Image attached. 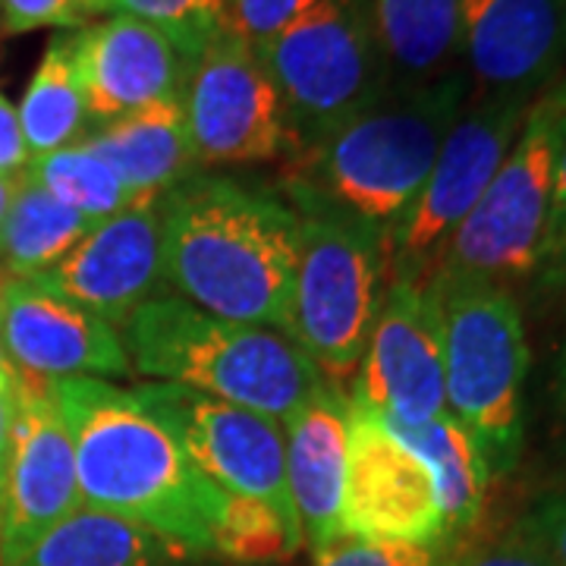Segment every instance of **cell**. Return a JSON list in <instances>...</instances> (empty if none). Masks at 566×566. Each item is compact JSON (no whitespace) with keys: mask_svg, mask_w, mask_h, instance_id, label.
Listing matches in <instances>:
<instances>
[{"mask_svg":"<svg viewBox=\"0 0 566 566\" xmlns=\"http://www.w3.org/2000/svg\"><path fill=\"white\" fill-rule=\"evenodd\" d=\"M48 390L73 441L82 504L208 554L227 494L205 479L174 431L129 387L104 378H61Z\"/></svg>","mask_w":566,"mask_h":566,"instance_id":"cell-2","label":"cell"},{"mask_svg":"<svg viewBox=\"0 0 566 566\" xmlns=\"http://www.w3.org/2000/svg\"><path fill=\"white\" fill-rule=\"evenodd\" d=\"M286 485L300 520L303 545L318 554L340 538L346 444H349V397L324 385L300 409L283 419Z\"/></svg>","mask_w":566,"mask_h":566,"instance_id":"cell-19","label":"cell"},{"mask_svg":"<svg viewBox=\"0 0 566 566\" xmlns=\"http://www.w3.org/2000/svg\"><path fill=\"white\" fill-rule=\"evenodd\" d=\"M117 13H129L161 29L189 66L208 48V41L227 32L223 0H117Z\"/></svg>","mask_w":566,"mask_h":566,"instance_id":"cell-28","label":"cell"},{"mask_svg":"<svg viewBox=\"0 0 566 566\" xmlns=\"http://www.w3.org/2000/svg\"><path fill=\"white\" fill-rule=\"evenodd\" d=\"M17 114L32 161L76 145L88 133V111L73 63V32L48 41Z\"/></svg>","mask_w":566,"mask_h":566,"instance_id":"cell-25","label":"cell"},{"mask_svg":"<svg viewBox=\"0 0 566 566\" xmlns=\"http://www.w3.org/2000/svg\"><path fill=\"white\" fill-rule=\"evenodd\" d=\"M22 381V375L13 368V363L7 359V353H3V344H0V387L3 390H17Z\"/></svg>","mask_w":566,"mask_h":566,"instance_id":"cell-40","label":"cell"},{"mask_svg":"<svg viewBox=\"0 0 566 566\" xmlns=\"http://www.w3.org/2000/svg\"><path fill=\"white\" fill-rule=\"evenodd\" d=\"M133 394L174 431L208 482L223 494L264 501L286 526L300 532L286 485L283 422L180 385L148 381L133 387Z\"/></svg>","mask_w":566,"mask_h":566,"instance_id":"cell-11","label":"cell"},{"mask_svg":"<svg viewBox=\"0 0 566 566\" xmlns=\"http://www.w3.org/2000/svg\"><path fill=\"white\" fill-rule=\"evenodd\" d=\"M95 223L54 199L29 170L0 223V274L39 277L80 245Z\"/></svg>","mask_w":566,"mask_h":566,"instance_id":"cell-24","label":"cell"},{"mask_svg":"<svg viewBox=\"0 0 566 566\" xmlns=\"http://www.w3.org/2000/svg\"><path fill=\"white\" fill-rule=\"evenodd\" d=\"M444 340L447 412L494 475H510L526 441L528 340L513 286L434 274Z\"/></svg>","mask_w":566,"mask_h":566,"instance_id":"cell-5","label":"cell"},{"mask_svg":"<svg viewBox=\"0 0 566 566\" xmlns=\"http://www.w3.org/2000/svg\"><path fill=\"white\" fill-rule=\"evenodd\" d=\"M22 174H25V170H22ZM22 174H0V223H3V218H7L10 202H13L17 189H20Z\"/></svg>","mask_w":566,"mask_h":566,"instance_id":"cell-39","label":"cell"},{"mask_svg":"<svg viewBox=\"0 0 566 566\" xmlns=\"http://www.w3.org/2000/svg\"><path fill=\"white\" fill-rule=\"evenodd\" d=\"M82 506L73 441L48 381L22 378L10 453L0 475V566H13L44 532Z\"/></svg>","mask_w":566,"mask_h":566,"instance_id":"cell-14","label":"cell"},{"mask_svg":"<svg viewBox=\"0 0 566 566\" xmlns=\"http://www.w3.org/2000/svg\"><path fill=\"white\" fill-rule=\"evenodd\" d=\"M349 397L400 424L447 412L441 312L431 283L387 281Z\"/></svg>","mask_w":566,"mask_h":566,"instance_id":"cell-13","label":"cell"},{"mask_svg":"<svg viewBox=\"0 0 566 566\" xmlns=\"http://www.w3.org/2000/svg\"><path fill=\"white\" fill-rule=\"evenodd\" d=\"M199 170L252 167L293 155L281 95L259 51L233 32L208 41L180 92Z\"/></svg>","mask_w":566,"mask_h":566,"instance_id":"cell-10","label":"cell"},{"mask_svg":"<svg viewBox=\"0 0 566 566\" xmlns=\"http://www.w3.org/2000/svg\"><path fill=\"white\" fill-rule=\"evenodd\" d=\"M32 164L17 107L0 95V174H22Z\"/></svg>","mask_w":566,"mask_h":566,"instance_id":"cell-34","label":"cell"},{"mask_svg":"<svg viewBox=\"0 0 566 566\" xmlns=\"http://www.w3.org/2000/svg\"><path fill=\"white\" fill-rule=\"evenodd\" d=\"M340 535L444 547V513L431 469L356 397H349Z\"/></svg>","mask_w":566,"mask_h":566,"instance_id":"cell-12","label":"cell"},{"mask_svg":"<svg viewBox=\"0 0 566 566\" xmlns=\"http://www.w3.org/2000/svg\"><path fill=\"white\" fill-rule=\"evenodd\" d=\"M0 344L32 381L133 378L120 331L32 277L0 274Z\"/></svg>","mask_w":566,"mask_h":566,"instance_id":"cell-15","label":"cell"},{"mask_svg":"<svg viewBox=\"0 0 566 566\" xmlns=\"http://www.w3.org/2000/svg\"><path fill=\"white\" fill-rule=\"evenodd\" d=\"M17 390L0 387V475L7 465V453H10V434H13V419H17Z\"/></svg>","mask_w":566,"mask_h":566,"instance_id":"cell-37","label":"cell"},{"mask_svg":"<svg viewBox=\"0 0 566 566\" xmlns=\"http://www.w3.org/2000/svg\"><path fill=\"white\" fill-rule=\"evenodd\" d=\"M161 240V202L139 205L95 223L80 245L32 281L123 331V324L167 286Z\"/></svg>","mask_w":566,"mask_h":566,"instance_id":"cell-16","label":"cell"},{"mask_svg":"<svg viewBox=\"0 0 566 566\" xmlns=\"http://www.w3.org/2000/svg\"><path fill=\"white\" fill-rule=\"evenodd\" d=\"M551 397H554V412L564 424L566 431V337L560 349H557V359H554V375H551Z\"/></svg>","mask_w":566,"mask_h":566,"instance_id":"cell-38","label":"cell"},{"mask_svg":"<svg viewBox=\"0 0 566 566\" xmlns=\"http://www.w3.org/2000/svg\"><path fill=\"white\" fill-rule=\"evenodd\" d=\"M73 63L88 111V129L180 98L189 63L177 44L151 22L111 13L104 22L73 32Z\"/></svg>","mask_w":566,"mask_h":566,"instance_id":"cell-18","label":"cell"},{"mask_svg":"<svg viewBox=\"0 0 566 566\" xmlns=\"http://www.w3.org/2000/svg\"><path fill=\"white\" fill-rule=\"evenodd\" d=\"M164 283L227 322L286 334L300 214L283 192L218 170H196L161 196Z\"/></svg>","mask_w":566,"mask_h":566,"instance_id":"cell-1","label":"cell"},{"mask_svg":"<svg viewBox=\"0 0 566 566\" xmlns=\"http://www.w3.org/2000/svg\"><path fill=\"white\" fill-rule=\"evenodd\" d=\"M513 535H520L554 566H566V485L535 494L520 513Z\"/></svg>","mask_w":566,"mask_h":566,"instance_id":"cell-30","label":"cell"},{"mask_svg":"<svg viewBox=\"0 0 566 566\" xmlns=\"http://www.w3.org/2000/svg\"><path fill=\"white\" fill-rule=\"evenodd\" d=\"M133 375L180 385L283 422L327 381L283 331L227 322L161 293L123 324Z\"/></svg>","mask_w":566,"mask_h":566,"instance_id":"cell-4","label":"cell"},{"mask_svg":"<svg viewBox=\"0 0 566 566\" xmlns=\"http://www.w3.org/2000/svg\"><path fill=\"white\" fill-rule=\"evenodd\" d=\"M0 17L7 35H25L35 29L76 32L98 13L92 0H0Z\"/></svg>","mask_w":566,"mask_h":566,"instance_id":"cell-32","label":"cell"},{"mask_svg":"<svg viewBox=\"0 0 566 566\" xmlns=\"http://www.w3.org/2000/svg\"><path fill=\"white\" fill-rule=\"evenodd\" d=\"M381 422L431 469L444 513V545H457L482 520L491 485V469L475 441L450 412H441L422 424H400L390 419Z\"/></svg>","mask_w":566,"mask_h":566,"instance_id":"cell-23","label":"cell"},{"mask_svg":"<svg viewBox=\"0 0 566 566\" xmlns=\"http://www.w3.org/2000/svg\"><path fill=\"white\" fill-rule=\"evenodd\" d=\"M312 3L315 0H223V29L259 48Z\"/></svg>","mask_w":566,"mask_h":566,"instance_id":"cell-31","label":"cell"},{"mask_svg":"<svg viewBox=\"0 0 566 566\" xmlns=\"http://www.w3.org/2000/svg\"><path fill=\"white\" fill-rule=\"evenodd\" d=\"M82 148L98 155L139 199L161 202L177 182L199 170L182 120L180 98L148 104L88 129Z\"/></svg>","mask_w":566,"mask_h":566,"instance_id":"cell-20","label":"cell"},{"mask_svg":"<svg viewBox=\"0 0 566 566\" xmlns=\"http://www.w3.org/2000/svg\"><path fill=\"white\" fill-rule=\"evenodd\" d=\"M368 10L390 85H428L460 70L463 0H368Z\"/></svg>","mask_w":566,"mask_h":566,"instance_id":"cell-21","label":"cell"},{"mask_svg":"<svg viewBox=\"0 0 566 566\" xmlns=\"http://www.w3.org/2000/svg\"><path fill=\"white\" fill-rule=\"evenodd\" d=\"M255 51L281 95L293 155L390 88L368 0H315Z\"/></svg>","mask_w":566,"mask_h":566,"instance_id":"cell-8","label":"cell"},{"mask_svg":"<svg viewBox=\"0 0 566 566\" xmlns=\"http://www.w3.org/2000/svg\"><path fill=\"white\" fill-rule=\"evenodd\" d=\"M300 547H303V535L286 526L264 501L227 494L211 554H221L233 564L255 566L286 560Z\"/></svg>","mask_w":566,"mask_h":566,"instance_id":"cell-27","label":"cell"},{"mask_svg":"<svg viewBox=\"0 0 566 566\" xmlns=\"http://www.w3.org/2000/svg\"><path fill=\"white\" fill-rule=\"evenodd\" d=\"M463 70L444 80L390 85L324 139L286 158L283 199L318 208L387 237L422 192L450 126L469 102Z\"/></svg>","mask_w":566,"mask_h":566,"instance_id":"cell-3","label":"cell"},{"mask_svg":"<svg viewBox=\"0 0 566 566\" xmlns=\"http://www.w3.org/2000/svg\"><path fill=\"white\" fill-rule=\"evenodd\" d=\"M532 102L520 95H469L422 192L387 237L390 281L431 283L453 233L482 202Z\"/></svg>","mask_w":566,"mask_h":566,"instance_id":"cell-9","label":"cell"},{"mask_svg":"<svg viewBox=\"0 0 566 566\" xmlns=\"http://www.w3.org/2000/svg\"><path fill=\"white\" fill-rule=\"evenodd\" d=\"M95 13H117V0H92Z\"/></svg>","mask_w":566,"mask_h":566,"instance_id":"cell-41","label":"cell"},{"mask_svg":"<svg viewBox=\"0 0 566 566\" xmlns=\"http://www.w3.org/2000/svg\"><path fill=\"white\" fill-rule=\"evenodd\" d=\"M566 249V145L557 161V177H554V196H551V211H547L545 249H542V262L564 252Z\"/></svg>","mask_w":566,"mask_h":566,"instance_id":"cell-35","label":"cell"},{"mask_svg":"<svg viewBox=\"0 0 566 566\" xmlns=\"http://www.w3.org/2000/svg\"><path fill=\"white\" fill-rule=\"evenodd\" d=\"M566 0H463V63L469 95L535 98L560 76Z\"/></svg>","mask_w":566,"mask_h":566,"instance_id":"cell-17","label":"cell"},{"mask_svg":"<svg viewBox=\"0 0 566 566\" xmlns=\"http://www.w3.org/2000/svg\"><path fill=\"white\" fill-rule=\"evenodd\" d=\"M300 255L286 337L327 385L344 387L363 365L390 268L385 240L363 223L300 208Z\"/></svg>","mask_w":566,"mask_h":566,"instance_id":"cell-6","label":"cell"},{"mask_svg":"<svg viewBox=\"0 0 566 566\" xmlns=\"http://www.w3.org/2000/svg\"><path fill=\"white\" fill-rule=\"evenodd\" d=\"M315 566H441V551L406 542H363L340 535L315 554Z\"/></svg>","mask_w":566,"mask_h":566,"instance_id":"cell-29","label":"cell"},{"mask_svg":"<svg viewBox=\"0 0 566 566\" xmlns=\"http://www.w3.org/2000/svg\"><path fill=\"white\" fill-rule=\"evenodd\" d=\"M441 566H554L520 535H501L491 542L457 547L450 557H441Z\"/></svg>","mask_w":566,"mask_h":566,"instance_id":"cell-33","label":"cell"},{"mask_svg":"<svg viewBox=\"0 0 566 566\" xmlns=\"http://www.w3.org/2000/svg\"><path fill=\"white\" fill-rule=\"evenodd\" d=\"M566 145V76L528 104L506 158L488 182L482 202L453 233L438 274L504 283L532 281L542 268L547 211L557 161Z\"/></svg>","mask_w":566,"mask_h":566,"instance_id":"cell-7","label":"cell"},{"mask_svg":"<svg viewBox=\"0 0 566 566\" xmlns=\"http://www.w3.org/2000/svg\"><path fill=\"white\" fill-rule=\"evenodd\" d=\"M25 170L54 199L70 205L73 211H80L82 218H88L92 223L111 221V218H117L129 208H139V205H151L139 199L98 155L82 148L80 142L66 145L61 151H51L44 158H35Z\"/></svg>","mask_w":566,"mask_h":566,"instance_id":"cell-26","label":"cell"},{"mask_svg":"<svg viewBox=\"0 0 566 566\" xmlns=\"http://www.w3.org/2000/svg\"><path fill=\"white\" fill-rule=\"evenodd\" d=\"M532 281L538 283L542 293H551V296H557V300H566V249L564 252H557V255H551V259H545L542 268L535 271Z\"/></svg>","mask_w":566,"mask_h":566,"instance_id":"cell-36","label":"cell"},{"mask_svg":"<svg viewBox=\"0 0 566 566\" xmlns=\"http://www.w3.org/2000/svg\"><path fill=\"white\" fill-rule=\"evenodd\" d=\"M192 557L151 528L82 504L13 566H174Z\"/></svg>","mask_w":566,"mask_h":566,"instance_id":"cell-22","label":"cell"}]
</instances>
